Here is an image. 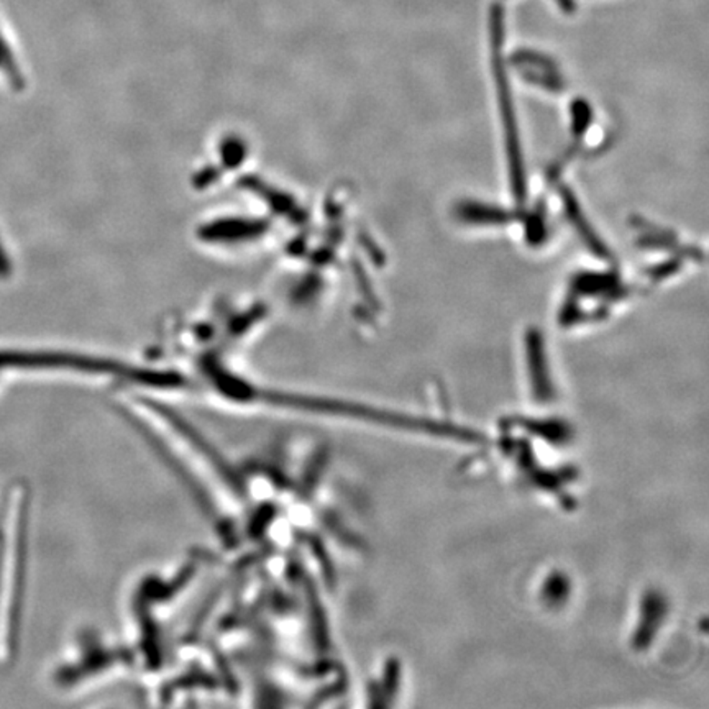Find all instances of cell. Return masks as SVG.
I'll list each match as a JSON object with an SVG mask.
<instances>
[{
	"label": "cell",
	"mask_w": 709,
	"mask_h": 709,
	"mask_svg": "<svg viewBox=\"0 0 709 709\" xmlns=\"http://www.w3.org/2000/svg\"><path fill=\"white\" fill-rule=\"evenodd\" d=\"M5 265H7V263H5V258H4V253H2V247H0V271H2L4 268H5Z\"/></svg>",
	"instance_id": "cell-1"
}]
</instances>
